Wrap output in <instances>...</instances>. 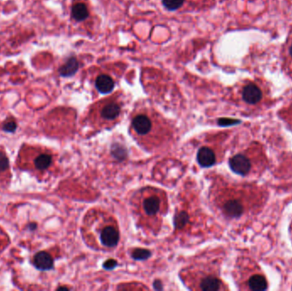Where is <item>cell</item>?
<instances>
[{"mask_svg":"<svg viewBox=\"0 0 292 291\" xmlns=\"http://www.w3.org/2000/svg\"><path fill=\"white\" fill-rule=\"evenodd\" d=\"M130 132L137 142L147 151H156L171 141L174 131L157 113L140 109L133 113Z\"/></svg>","mask_w":292,"mask_h":291,"instance_id":"6da1fadb","label":"cell"},{"mask_svg":"<svg viewBox=\"0 0 292 291\" xmlns=\"http://www.w3.org/2000/svg\"><path fill=\"white\" fill-rule=\"evenodd\" d=\"M131 204L138 226L157 234L168 212V198L165 192L153 187L143 188L133 195Z\"/></svg>","mask_w":292,"mask_h":291,"instance_id":"7a4b0ae2","label":"cell"},{"mask_svg":"<svg viewBox=\"0 0 292 291\" xmlns=\"http://www.w3.org/2000/svg\"><path fill=\"white\" fill-rule=\"evenodd\" d=\"M82 233L86 244L94 250H113L120 241L118 223L102 209H92L87 213L83 221Z\"/></svg>","mask_w":292,"mask_h":291,"instance_id":"3957f363","label":"cell"},{"mask_svg":"<svg viewBox=\"0 0 292 291\" xmlns=\"http://www.w3.org/2000/svg\"><path fill=\"white\" fill-rule=\"evenodd\" d=\"M55 162L56 156L53 151L38 146L22 147L17 159L20 168L30 172L40 179L53 173Z\"/></svg>","mask_w":292,"mask_h":291,"instance_id":"277c9868","label":"cell"},{"mask_svg":"<svg viewBox=\"0 0 292 291\" xmlns=\"http://www.w3.org/2000/svg\"><path fill=\"white\" fill-rule=\"evenodd\" d=\"M182 279L188 288L195 290L218 291L223 289V283L212 267L204 262L193 263L182 271Z\"/></svg>","mask_w":292,"mask_h":291,"instance_id":"5b68a950","label":"cell"},{"mask_svg":"<svg viewBox=\"0 0 292 291\" xmlns=\"http://www.w3.org/2000/svg\"><path fill=\"white\" fill-rule=\"evenodd\" d=\"M123 103L120 96L103 99L91 107L88 115L89 123L96 130L111 128L121 119Z\"/></svg>","mask_w":292,"mask_h":291,"instance_id":"8992f818","label":"cell"},{"mask_svg":"<svg viewBox=\"0 0 292 291\" xmlns=\"http://www.w3.org/2000/svg\"><path fill=\"white\" fill-rule=\"evenodd\" d=\"M214 201L222 214L229 219H237L245 213V204L234 196L216 197Z\"/></svg>","mask_w":292,"mask_h":291,"instance_id":"52a82bcc","label":"cell"},{"mask_svg":"<svg viewBox=\"0 0 292 291\" xmlns=\"http://www.w3.org/2000/svg\"><path fill=\"white\" fill-rule=\"evenodd\" d=\"M229 165L235 173L239 175H246L251 172V162L246 155L237 154L229 161Z\"/></svg>","mask_w":292,"mask_h":291,"instance_id":"ba28073f","label":"cell"},{"mask_svg":"<svg viewBox=\"0 0 292 291\" xmlns=\"http://www.w3.org/2000/svg\"><path fill=\"white\" fill-rule=\"evenodd\" d=\"M197 160L199 165L203 168H210L211 166L215 165L216 162V155L215 151L210 148V146H202L198 151Z\"/></svg>","mask_w":292,"mask_h":291,"instance_id":"9c48e42d","label":"cell"},{"mask_svg":"<svg viewBox=\"0 0 292 291\" xmlns=\"http://www.w3.org/2000/svg\"><path fill=\"white\" fill-rule=\"evenodd\" d=\"M33 265L38 270L48 271L53 269L54 266V259L50 253L41 251L37 253L35 256H33Z\"/></svg>","mask_w":292,"mask_h":291,"instance_id":"30bf717a","label":"cell"},{"mask_svg":"<svg viewBox=\"0 0 292 291\" xmlns=\"http://www.w3.org/2000/svg\"><path fill=\"white\" fill-rule=\"evenodd\" d=\"M10 162L6 152L0 150V188H6L11 181Z\"/></svg>","mask_w":292,"mask_h":291,"instance_id":"8fae6325","label":"cell"},{"mask_svg":"<svg viewBox=\"0 0 292 291\" xmlns=\"http://www.w3.org/2000/svg\"><path fill=\"white\" fill-rule=\"evenodd\" d=\"M242 99L249 105H256L262 99V91L255 84H249L242 89Z\"/></svg>","mask_w":292,"mask_h":291,"instance_id":"7c38bea8","label":"cell"},{"mask_svg":"<svg viewBox=\"0 0 292 291\" xmlns=\"http://www.w3.org/2000/svg\"><path fill=\"white\" fill-rule=\"evenodd\" d=\"M95 86L100 93H110L115 87V81L108 74H100L95 80Z\"/></svg>","mask_w":292,"mask_h":291,"instance_id":"4fadbf2b","label":"cell"},{"mask_svg":"<svg viewBox=\"0 0 292 291\" xmlns=\"http://www.w3.org/2000/svg\"><path fill=\"white\" fill-rule=\"evenodd\" d=\"M249 288L254 291L265 290L267 288V280L262 275L255 274L248 281Z\"/></svg>","mask_w":292,"mask_h":291,"instance_id":"5bb4252c","label":"cell"},{"mask_svg":"<svg viewBox=\"0 0 292 291\" xmlns=\"http://www.w3.org/2000/svg\"><path fill=\"white\" fill-rule=\"evenodd\" d=\"M88 16V8L85 4L76 3L72 7V17L75 21L82 22L84 20H86Z\"/></svg>","mask_w":292,"mask_h":291,"instance_id":"9a60e30c","label":"cell"},{"mask_svg":"<svg viewBox=\"0 0 292 291\" xmlns=\"http://www.w3.org/2000/svg\"><path fill=\"white\" fill-rule=\"evenodd\" d=\"M78 68H79V64H78L77 60L75 58H71L67 61L65 64L61 67L59 71L62 76L67 77L75 74V72L77 71Z\"/></svg>","mask_w":292,"mask_h":291,"instance_id":"2e32d148","label":"cell"},{"mask_svg":"<svg viewBox=\"0 0 292 291\" xmlns=\"http://www.w3.org/2000/svg\"><path fill=\"white\" fill-rule=\"evenodd\" d=\"M185 0H163V4L168 11H176L179 10L183 5Z\"/></svg>","mask_w":292,"mask_h":291,"instance_id":"e0dca14e","label":"cell"},{"mask_svg":"<svg viewBox=\"0 0 292 291\" xmlns=\"http://www.w3.org/2000/svg\"><path fill=\"white\" fill-rule=\"evenodd\" d=\"M17 125L15 123L14 121H7L5 125H4V129L7 131V132H13L16 129Z\"/></svg>","mask_w":292,"mask_h":291,"instance_id":"ac0fdd59","label":"cell"},{"mask_svg":"<svg viewBox=\"0 0 292 291\" xmlns=\"http://www.w3.org/2000/svg\"><path fill=\"white\" fill-rule=\"evenodd\" d=\"M289 57H290V58H292V43H291V44H289Z\"/></svg>","mask_w":292,"mask_h":291,"instance_id":"d6986e66","label":"cell"}]
</instances>
